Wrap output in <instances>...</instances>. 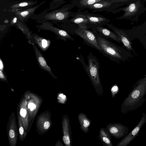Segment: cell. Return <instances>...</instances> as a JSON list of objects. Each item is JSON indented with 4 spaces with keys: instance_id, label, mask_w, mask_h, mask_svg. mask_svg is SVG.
Segmentation results:
<instances>
[{
    "instance_id": "6da1fadb",
    "label": "cell",
    "mask_w": 146,
    "mask_h": 146,
    "mask_svg": "<svg viewBox=\"0 0 146 146\" xmlns=\"http://www.w3.org/2000/svg\"><path fill=\"white\" fill-rule=\"evenodd\" d=\"M132 87L133 89L121 105V111L123 114L137 110L146 101V75L137 80Z\"/></svg>"
},
{
    "instance_id": "7a4b0ae2",
    "label": "cell",
    "mask_w": 146,
    "mask_h": 146,
    "mask_svg": "<svg viewBox=\"0 0 146 146\" xmlns=\"http://www.w3.org/2000/svg\"><path fill=\"white\" fill-rule=\"evenodd\" d=\"M75 5L73 3L64 5L60 8L47 11L45 9L43 11L38 14L34 13L31 16L30 19L39 21H47L53 24H56L66 21L71 17L75 15L74 12L70 10Z\"/></svg>"
},
{
    "instance_id": "3957f363",
    "label": "cell",
    "mask_w": 146,
    "mask_h": 146,
    "mask_svg": "<svg viewBox=\"0 0 146 146\" xmlns=\"http://www.w3.org/2000/svg\"><path fill=\"white\" fill-rule=\"evenodd\" d=\"M97 39L102 54L112 61L118 62L125 59L126 51L110 40L95 32L93 31Z\"/></svg>"
},
{
    "instance_id": "277c9868",
    "label": "cell",
    "mask_w": 146,
    "mask_h": 146,
    "mask_svg": "<svg viewBox=\"0 0 146 146\" xmlns=\"http://www.w3.org/2000/svg\"><path fill=\"white\" fill-rule=\"evenodd\" d=\"M87 57L88 66L85 70L95 91L99 96H101L103 94V90L99 75L100 63L96 57L91 52Z\"/></svg>"
},
{
    "instance_id": "5b68a950",
    "label": "cell",
    "mask_w": 146,
    "mask_h": 146,
    "mask_svg": "<svg viewBox=\"0 0 146 146\" xmlns=\"http://www.w3.org/2000/svg\"><path fill=\"white\" fill-rule=\"evenodd\" d=\"M143 1H138L131 3L127 6L116 9L111 12L113 14L121 11L124 13L121 16L117 18V19H126L130 20L131 24H133L135 21H138L139 17L146 11Z\"/></svg>"
},
{
    "instance_id": "8992f818",
    "label": "cell",
    "mask_w": 146,
    "mask_h": 146,
    "mask_svg": "<svg viewBox=\"0 0 146 146\" xmlns=\"http://www.w3.org/2000/svg\"><path fill=\"white\" fill-rule=\"evenodd\" d=\"M81 38L86 44L97 50L102 54V51L98 45L96 36L93 32L87 29L78 28L74 31Z\"/></svg>"
},
{
    "instance_id": "52a82bcc",
    "label": "cell",
    "mask_w": 146,
    "mask_h": 146,
    "mask_svg": "<svg viewBox=\"0 0 146 146\" xmlns=\"http://www.w3.org/2000/svg\"><path fill=\"white\" fill-rule=\"evenodd\" d=\"M41 24L36 25V27L40 30L51 31L58 36L59 39L64 41L68 40H74L73 38L66 31L54 26L53 23L47 21H39L36 22Z\"/></svg>"
},
{
    "instance_id": "ba28073f",
    "label": "cell",
    "mask_w": 146,
    "mask_h": 146,
    "mask_svg": "<svg viewBox=\"0 0 146 146\" xmlns=\"http://www.w3.org/2000/svg\"><path fill=\"white\" fill-rule=\"evenodd\" d=\"M123 5L120 3L113 0H105L100 1L87 7L86 9L91 10L93 12L106 11L111 12L119 7Z\"/></svg>"
},
{
    "instance_id": "9c48e42d",
    "label": "cell",
    "mask_w": 146,
    "mask_h": 146,
    "mask_svg": "<svg viewBox=\"0 0 146 146\" xmlns=\"http://www.w3.org/2000/svg\"><path fill=\"white\" fill-rule=\"evenodd\" d=\"M146 123V114L143 113L140 120L130 132L124 136L123 138L117 144L116 146H127L139 135L142 127Z\"/></svg>"
},
{
    "instance_id": "30bf717a",
    "label": "cell",
    "mask_w": 146,
    "mask_h": 146,
    "mask_svg": "<svg viewBox=\"0 0 146 146\" xmlns=\"http://www.w3.org/2000/svg\"><path fill=\"white\" fill-rule=\"evenodd\" d=\"M106 129L110 136L117 139L123 137L129 131L127 126L119 123L108 124Z\"/></svg>"
},
{
    "instance_id": "8fae6325",
    "label": "cell",
    "mask_w": 146,
    "mask_h": 146,
    "mask_svg": "<svg viewBox=\"0 0 146 146\" xmlns=\"http://www.w3.org/2000/svg\"><path fill=\"white\" fill-rule=\"evenodd\" d=\"M38 2L36 0H24L14 2L11 5L9 8L5 11L11 12L23 10L31 8L37 4Z\"/></svg>"
},
{
    "instance_id": "7c38bea8",
    "label": "cell",
    "mask_w": 146,
    "mask_h": 146,
    "mask_svg": "<svg viewBox=\"0 0 146 146\" xmlns=\"http://www.w3.org/2000/svg\"><path fill=\"white\" fill-rule=\"evenodd\" d=\"M45 2L46 1H44L29 9L23 10L14 11L13 13L15 14L18 19L22 22H24L28 21L30 19L31 15L34 13L35 11Z\"/></svg>"
},
{
    "instance_id": "4fadbf2b",
    "label": "cell",
    "mask_w": 146,
    "mask_h": 146,
    "mask_svg": "<svg viewBox=\"0 0 146 146\" xmlns=\"http://www.w3.org/2000/svg\"><path fill=\"white\" fill-rule=\"evenodd\" d=\"M67 21L76 24L79 28L88 29L91 28V24L83 12H79L75 13V15Z\"/></svg>"
},
{
    "instance_id": "5bb4252c",
    "label": "cell",
    "mask_w": 146,
    "mask_h": 146,
    "mask_svg": "<svg viewBox=\"0 0 146 146\" xmlns=\"http://www.w3.org/2000/svg\"><path fill=\"white\" fill-rule=\"evenodd\" d=\"M91 24V28L94 26H103L110 22L108 19L102 16L83 12Z\"/></svg>"
},
{
    "instance_id": "9a60e30c",
    "label": "cell",
    "mask_w": 146,
    "mask_h": 146,
    "mask_svg": "<svg viewBox=\"0 0 146 146\" xmlns=\"http://www.w3.org/2000/svg\"><path fill=\"white\" fill-rule=\"evenodd\" d=\"M93 31L95 32L104 37L112 39L119 43H122L120 38L113 31L103 26H94L91 28Z\"/></svg>"
},
{
    "instance_id": "2e32d148",
    "label": "cell",
    "mask_w": 146,
    "mask_h": 146,
    "mask_svg": "<svg viewBox=\"0 0 146 146\" xmlns=\"http://www.w3.org/2000/svg\"><path fill=\"white\" fill-rule=\"evenodd\" d=\"M106 25L120 38L122 43L127 49L133 50L131 42L128 36L122 30L115 27L111 24L108 23Z\"/></svg>"
},
{
    "instance_id": "e0dca14e",
    "label": "cell",
    "mask_w": 146,
    "mask_h": 146,
    "mask_svg": "<svg viewBox=\"0 0 146 146\" xmlns=\"http://www.w3.org/2000/svg\"><path fill=\"white\" fill-rule=\"evenodd\" d=\"M64 135L63 140L65 144L67 146H71L72 144V133L69 119L68 116L64 117L63 122Z\"/></svg>"
},
{
    "instance_id": "ac0fdd59",
    "label": "cell",
    "mask_w": 146,
    "mask_h": 146,
    "mask_svg": "<svg viewBox=\"0 0 146 146\" xmlns=\"http://www.w3.org/2000/svg\"><path fill=\"white\" fill-rule=\"evenodd\" d=\"M32 45L34 48L37 62L39 67L41 69L48 72L52 77L54 78H56L53 74L50 67L47 64L43 56L38 48L35 44L33 43Z\"/></svg>"
},
{
    "instance_id": "d6986e66",
    "label": "cell",
    "mask_w": 146,
    "mask_h": 146,
    "mask_svg": "<svg viewBox=\"0 0 146 146\" xmlns=\"http://www.w3.org/2000/svg\"><path fill=\"white\" fill-rule=\"evenodd\" d=\"M78 119L80 125V128L83 132L87 133L89 132V127L91 124V121L87 117L86 114L80 113L78 115Z\"/></svg>"
},
{
    "instance_id": "ffe728a7",
    "label": "cell",
    "mask_w": 146,
    "mask_h": 146,
    "mask_svg": "<svg viewBox=\"0 0 146 146\" xmlns=\"http://www.w3.org/2000/svg\"><path fill=\"white\" fill-rule=\"evenodd\" d=\"M98 136L104 146H113L110 135L106 129L100 128Z\"/></svg>"
},
{
    "instance_id": "44dd1931",
    "label": "cell",
    "mask_w": 146,
    "mask_h": 146,
    "mask_svg": "<svg viewBox=\"0 0 146 146\" xmlns=\"http://www.w3.org/2000/svg\"><path fill=\"white\" fill-rule=\"evenodd\" d=\"M33 36L35 42L40 49L45 51L50 45V40L41 37L36 34H33Z\"/></svg>"
},
{
    "instance_id": "7402d4cb",
    "label": "cell",
    "mask_w": 146,
    "mask_h": 146,
    "mask_svg": "<svg viewBox=\"0 0 146 146\" xmlns=\"http://www.w3.org/2000/svg\"><path fill=\"white\" fill-rule=\"evenodd\" d=\"M104 0H73L71 2L79 8L86 9L90 5Z\"/></svg>"
},
{
    "instance_id": "603a6c76",
    "label": "cell",
    "mask_w": 146,
    "mask_h": 146,
    "mask_svg": "<svg viewBox=\"0 0 146 146\" xmlns=\"http://www.w3.org/2000/svg\"><path fill=\"white\" fill-rule=\"evenodd\" d=\"M66 2L65 0H52L49 4L48 8L46 10L48 11L56 9Z\"/></svg>"
},
{
    "instance_id": "cb8c5ba5",
    "label": "cell",
    "mask_w": 146,
    "mask_h": 146,
    "mask_svg": "<svg viewBox=\"0 0 146 146\" xmlns=\"http://www.w3.org/2000/svg\"><path fill=\"white\" fill-rule=\"evenodd\" d=\"M115 2L120 3L123 5H127L129 4L137 2L138 1H143L145 2L146 0H113Z\"/></svg>"
},
{
    "instance_id": "d4e9b609",
    "label": "cell",
    "mask_w": 146,
    "mask_h": 146,
    "mask_svg": "<svg viewBox=\"0 0 146 146\" xmlns=\"http://www.w3.org/2000/svg\"><path fill=\"white\" fill-rule=\"evenodd\" d=\"M111 96L114 98L119 91V88L116 84L114 85L111 88L110 90Z\"/></svg>"
},
{
    "instance_id": "484cf974",
    "label": "cell",
    "mask_w": 146,
    "mask_h": 146,
    "mask_svg": "<svg viewBox=\"0 0 146 146\" xmlns=\"http://www.w3.org/2000/svg\"><path fill=\"white\" fill-rule=\"evenodd\" d=\"M27 113V111L25 109L23 108H21L20 110V115L23 117L25 116Z\"/></svg>"
},
{
    "instance_id": "4316f807",
    "label": "cell",
    "mask_w": 146,
    "mask_h": 146,
    "mask_svg": "<svg viewBox=\"0 0 146 146\" xmlns=\"http://www.w3.org/2000/svg\"><path fill=\"white\" fill-rule=\"evenodd\" d=\"M50 123L48 121H45L44 124V127L45 129H47L49 127Z\"/></svg>"
},
{
    "instance_id": "83f0119b",
    "label": "cell",
    "mask_w": 146,
    "mask_h": 146,
    "mask_svg": "<svg viewBox=\"0 0 146 146\" xmlns=\"http://www.w3.org/2000/svg\"><path fill=\"white\" fill-rule=\"evenodd\" d=\"M9 135L11 138H13L15 136V132L13 129L10 130L9 131Z\"/></svg>"
},
{
    "instance_id": "f1b7e54d",
    "label": "cell",
    "mask_w": 146,
    "mask_h": 146,
    "mask_svg": "<svg viewBox=\"0 0 146 146\" xmlns=\"http://www.w3.org/2000/svg\"><path fill=\"white\" fill-rule=\"evenodd\" d=\"M0 78L2 80H5L6 78L3 72L2 71L0 70Z\"/></svg>"
},
{
    "instance_id": "f546056e",
    "label": "cell",
    "mask_w": 146,
    "mask_h": 146,
    "mask_svg": "<svg viewBox=\"0 0 146 146\" xmlns=\"http://www.w3.org/2000/svg\"><path fill=\"white\" fill-rule=\"evenodd\" d=\"M3 62L1 60H0V70L1 71H3Z\"/></svg>"
},
{
    "instance_id": "4dcf8cb0",
    "label": "cell",
    "mask_w": 146,
    "mask_h": 146,
    "mask_svg": "<svg viewBox=\"0 0 146 146\" xmlns=\"http://www.w3.org/2000/svg\"><path fill=\"white\" fill-rule=\"evenodd\" d=\"M19 133L21 135H22L23 133L24 129L23 127H20L19 129Z\"/></svg>"
},
{
    "instance_id": "1f68e13d",
    "label": "cell",
    "mask_w": 146,
    "mask_h": 146,
    "mask_svg": "<svg viewBox=\"0 0 146 146\" xmlns=\"http://www.w3.org/2000/svg\"><path fill=\"white\" fill-rule=\"evenodd\" d=\"M36 108V106L34 104L30 108V110L31 111H33L34 110H35Z\"/></svg>"
},
{
    "instance_id": "d6a6232c",
    "label": "cell",
    "mask_w": 146,
    "mask_h": 146,
    "mask_svg": "<svg viewBox=\"0 0 146 146\" xmlns=\"http://www.w3.org/2000/svg\"><path fill=\"white\" fill-rule=\"evenodd\" d=\"M34 104L31 103H29L28 105V108H30Z\"/></svg>"
}]
</instances>
